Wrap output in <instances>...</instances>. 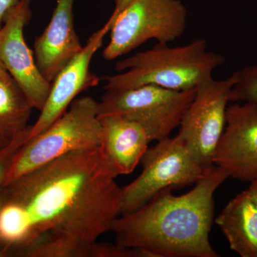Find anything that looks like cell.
<instances>
[{
  "label": "cell",
  "mask_w": 257,
  "mask_h": 257,
  "mask_svg": "<svg viewBox=\"0 0 257 257\" xmlns=\"http://www.w3.org/2000/svg\"><path fill=\"white\" fill-rule=\"evenodd\" d=\"M101 147L70 152L3 186L23 208L26 239L3 257H93L99 236L121 214L122 188Z\"/></svg>",
  "instance_id": "6da1fadb"
},
{
  "label": "cell",
  "mask_w": 257,
  "mask_h": 257,
  "mask_svg": "<svg viewBox=\"0 0 257 257\" xmlns=\"http://www.w3.org/2000/svg\"><path fill=\"white\" fill-rule=\"evenodd\" d=\"M229 177L213 165L189 192L176 196L164 189L137 210L120 214L111 229L116 243L145 257L219 256L209 238L214 195Z\"/></svg>",
  "instance_id": "7a4b0ae2"
},
{
  "label": "cell",
  "mask_w": 257,
  "mask_h": 257,
  "mask_svg": "<svg viewBox=\"0 0 257 257\" xmlns=\"http://www.w3.org/2000/svg\"><path fill=\"white\" fill-rule=\"evenodd\" d=\"M224 62V56L208 50L205 39L175 47L157 42L150 50L116 62L115 69L121 73L104 76V89L155 85L171 90H190L213 78L214 71Z\"/></svg>",
  "instance_id": "3957f363"
},
{
  "label": "cell",
  "mask_w": 257,
  "mask_h": 257,
  "mask_svg": "<svg viewBox=\"0 0 257 257\" xmlns=\"http://www.w3.org/2000/svg\"><path fill=\"white\" fill-rule=\"evenodd\" d=\"M101 141L98 101L91 96L75 99L53 124L20 147L3 186L70 152L100 147Z\"/></svg>",
  "instance_id": "277c9868"
},
{
  "label": "cell",
  "mask_w": 257,
  "mask_h": 257,
  "mask_svg": "<svg viewBox=\"0 0 257 257\" xmlns=\"http://www.w3.org/2000/svg\"><path fill=\"white\" fill-rule=\"evenodd\" d=\"M155 85L106 90L98 102L99 115L117 114L138 123L150 143L169 138L178 127L196 93Z\"/></svg>",
  "instance_id": "5b68a950"
},
{
  "label": "cell",
  "mask_w": 257,
  "mask_h": 257,
  "mask_svg": "<svg viewBox=\"0 0 257 257\" xmlns=\"http://www.w3.org/2000/svg\"><path fill=\"white\" fill-rule=\"evenodd\" d=\"M140 163L141 174L122 188L121 214L137 210L164 189L195 184L207 170L177 135L148 148Z\"/></svg>",
  "instance_id": "8992f818"
},
{
  "label": "cell",
  "mask_w": 257,
  "mask_h": 257,
  "mask_svg": "<svg viewBox=\"0 0 257 257\" xmlns=\"http://www.w3.org/2000/svg\"><path fill=\"white\" fill-rule=\"evenodd\" d=\"M187 20V10L181 0H135L111 28L103 57L115 60L150 40L175 41L184 35Z\"/></svg>",
  "instance_id": "52a82bcc"
},
{
  "label": "cell",
  "mask_w": 257,
  "mask_h": 257,
  "mask_svg": "<svg viewBox=\"0 0 257 257\" xmlns=\"http://www.w3.org/2000/svg\"><path fill=\"white\" fill-rule=\"evenodd\" d=\"M236 81L234 72L227 79L211 78L199 84L179 125L177 136L204 169L214 165L213 157L224 130L230 92Z\"/></svg>",
  "instance_id": "ba28073f"
},
{
  "label": "cell",
  "mask_w": 257,
  "mask_h": 257,
  "mask_svg": "<svg viewBox=\"0 0 257 257\" xmlns=\"http://www.w3.org/2000/svg\"><path fill=\"white\" fill-rule=\"evenodd\" d=\"M32 18L30 0H19L0 28V61L25 93L34 109L41 111L52 83L43 77L24 37Z\"/></svg>",
  "instance_id": "9c48e42d"
},
{
  "label": "cell",
  "mask_w": 257,
  "mask_h": 257,
  "mask_svg": "<svg viewBox=\"0 0 257 257\" xmlns=\"http://www.w3.org/2000/svg\"><path fill=\"white\" fill-rule=\"evenodd\" d=\"M213 164L241 182L257 180V104L235 103L228 106Z\"/></svg>",
  "instance_id": "30bf717a"
},
{
  "label": "cell",
  "mask_w": 257,
  "mask_h": 257,
  "mask_svg": "<svg viewBox=\"0 0 257 257\" xmlns=\"http://www.w3.org/2000/svg\"><path fill=\"white\" fill-rule=\"evenodd\" d=\"M110 30L109 24L106 23L102 28L93 33L82 50L57 74L38 119L29 128L26 141L53 124L68 109L79 94L98 85L99 79L90 72L89 66L93 56L100 48L104 37Z\"/></svg>",
  "instance_id": "8fae6325"
},
{
  "label": "cell",
  "mask_w": 257,
  "mask_h": 257,
  "mask_svg": "<svg viewBox=\"0 0 257 257\" xmlns=\"http://www.w3.org/2000/svg\"><path fill=\"white\" fill-rule=\"evenodd\" d=\"M74 0H57L48 26L35 39L37 67L50 83L83 47L74 30Z\"/></svg>",
  "instance_id": "7c38bea8"
},
{
  "label": "cell",
  "mask_w": 257,
  "mask_h": 257,
  "mask_svg": "<svg viewBox=\"0 0 257 257\" xmlns=\"http://www.w3.org/2000/svg\"><path fill=\"white\" fill-rule=\"evenodd\" d=\"M101 148L116 175L133 172L150 143L146 132L135 121L117 114L99 115Z\"/></svg>",
  "instance_id": "4fadbf2b"
},
{
  "label": "cell",
  "mask_w": 257,
  "mask_h": 257,
  "mask_svg": "<svg viewBox=\"0 0 257 257\" xmlns=\"http://www.w3.org/2000/svg\"><path fill=\"white\" fill-rule=\"evenodd\" d=\"M215 223L232 251L241 257H257V205L248 189L227 203Z\"/></svg>",
  "instance_id": "5bb4252c"
},
{
  "label": "cell",
  "mask_w": 257,
  "mask_h": 257,
  "mask_svg": "<svg viewBox=\"0 0 257 257\" xmlns=\"http://www.w3.org/2000/svg\"><path fill=\"white\" fill-rule=\"evenodd\" d=\"M33 109L18 82L6 68L0 70V133L15 139L28 130Z\"/></svg>",
  "instance_id": "9a60e30c"
},
{
  "label": "cell",
  "mask_w": 257,
  "mask_h": 257,
  "mask_svg": "<svg viewBox=\"0 0 257 257\" xmlns=\"http://www.w3.org/2000/svg\"><path fill=\"white\" fill-rule=\"evenodd\" d=\"M28 219L23 208L13 202H5L0 209V240L8 246L23 242L29 234Z\"/></svg>",
  "instance_id": "2e32d148"
},
{
  "label": "cell",
  "mask_w": 257,
  "mask_h": 257,
  "mask_svg": "<svg viewBox=\"0 0 257 257\" xmlns=\"http://www.w3.org/2000/svg\"><path fill=\"white\" fill-rule=\"evenodd\" d=\"M236 81L231 88L229 101L257 104V64L235 72Z\"/></svg>",
  "instance_id": "e0dca14e"
},
{
  "label": "cell",
  "mask_w": 257,
  "mask_h": 257,
  "mask_svg": "<svg viewBox=\"0 0 257 257\" xmlns=\"http://www.w3.org/2000/svg\"><path fill=\"white\" fill-rule=\"evenodd\" d=\"M30 128V127H29ZM29 128L25 133L19 135L13 140L9 146L0 152V188L4 184L5 177H6L12 161L14 157L15 153L20 149V147L26 142Z\"/></svg>",
  "instance_id": "ac0fdd59"
},
{
  "label": "cell",
  "mask_w": 257,
  "mask_h": 257,
  "mask_svg": "<svg viewBox=\"0 0 257 257\" xmlns=\"http://www.w3.org/2000/svg\"><path fill=\"white\" fill-rule=\"evenodd\" d=\"M135 1V0H114V11H113L110 18L106 22L110 25L111 29L116 20L131 6Z\"/></svg>",
  "instance_id": "d6986e66"
},
{
  "label": "cell",
  "mask_w": 257,
  "mask_h": 257,
  "mask_svg": "<svg viewBox=\"0 0 257 257\" xmlns=\"http://www.w3.org/2000/svg\"><path fill=\"white\" fill-rule=\"evenodd\" d=\"M19 0H0V28L3 26L5 16Z\"/></svg>",
  "instance_id": "ffe728a7"
},
{
  "label": "cell",
  "mask_w": 257,
  "mask_h": 257,
  "mask_svg": "<svg viewBox=\"0 0 257 257\" xmlns=\"http://www.w3.org/2000/svg\"><path fill=\"white\" fill-rule=\"evenodd\" d=\"M250 195L257 205V180L250 182V186L247 189Z\"/></svg>",
  "instance_id": "44dd1931"
},
{
  "label": "cell",
  "mask_w": 257,
  "mask_h": 257,
  "mask_svg": "<svg viewBox=\"0 0 257 257\" xmlns=\"http://www.w3.org/2000/svg\"><path fill=\"white\" fill-rule=\"evenodd\" d=\"M14 139H10L8 137L5 136L3 134L0 133V152L3 151L5 148H7Z\"/></svg>",
  "instance_id": "7402d4cb"
},
{
  "label": "cell",
  "mask_w": 257,
  "mask_h": 257,
  "mask_svg": "<svg viewBox=\"0 0 257 257\" xmlns=\"http://www.w3.org/2000/svg\"><path fill=\"white\" fill-rule=\"evenodd\" d=\"M5 202V194L4 192H3V188L1 187V188H0V209H1V208L3 207V205H4ZM5 246H6V245H5V243L0 240V253H1L3 250L4 249Z\"/></svg>",
  "instance_id": "603a6c76"
}]
</instances>
